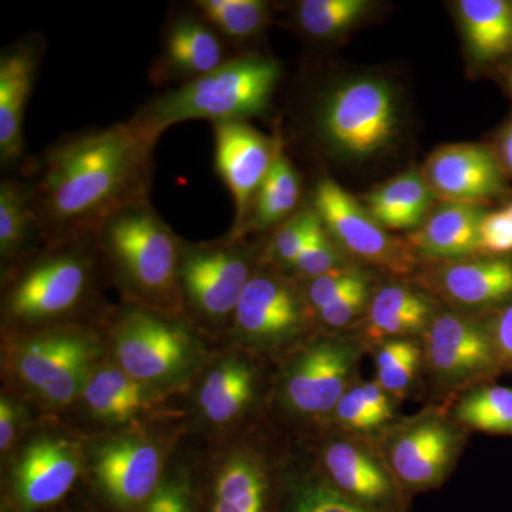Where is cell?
Segmentation results:
<instances>
[{"instance_id": "cell-1", "label": "cell", "mask_w": 512, "mask_h": 512, "mask_svg": "<svg viewBox=\"0 0 512 512\" xmlns=\"http://www.w3.org/2000/svg\"><path fill=\"white\" fill-rule=\"evenodd\" d=\"M156 144L128 120L50 148L29 185L42 244L92 237L114 212L150 200Z\"/></svg>"}, {"instance_id": "cell-2", "label": "cell", "mask_w": 512, "mask_h": 512, "mask_svg": "<svg viewBox=\"0 0 512 512\" xmlns=\"http://www.w3.org/2000/svg\"><path fill=\"white\" fill-rule=\"evenodd\" d=\"M109 282L96 239L82 237L43 245L2 272L0 336L64 325H100L110 305Z\"/></svg>"}, {"instance_id": "cell-3", "label": "cell", "mask_w": 512, "mask_h": 512, "mask_svg": "<svg viewBox=\"0 0 512 512\" xmlns=\"http://www.w3.org/2000/svg\"><path fill=\"white\" fill-rule=\"evenodd\" d=\"M291 444L269 417L228 436H190L197 512H279Z\"/></svg>"}, {"instance_id": "cell-4", "label": "cell", "mask_w": 512, "mask_h": 512, "mask_svg": "<svg viewBox=\"0 0 512 512\" xmlns=\"http://www.w3.org/2000/svg\"><path fill=\"white\" fill-rule=\"evenodd\" d=\"M93 237L121 303L187 318L178 279L183 239L150 200L114 212Z\"/></svg>"}, {"instance_id": "cell-5", "label": "cell", "mask_w": 512, "mask_h": 512, "mask_svg": "<svg viewBox=\"0 0 512 512\" xmlns=\"http://www.w3.org/2000/svg\"><path fill=\"white\" fill-rule=\"evenodd\" d=\"M2 389L42 416L73 409L94 367L107 356L100 325H64L0 336Z\"/></svg>"}, {"instance_id": "cell-6", "label": "cell", "mask_w": 512, "mask_h": 512, "mask_svg": "<svg viewBox=\"0 0 512 512\" xmlns=\"http://www.w3.org/2000/svg\"><path fill=\"white\" fill-rule=\"evenodd\" d=\"M107 356L134 379L187 397L217 349L187 318L120 303L100 323Z\"/></svg>"}, {"instance_id": "cell-7", "label": "cell", "mask_w": 512, "mask_h": 512, "mask_svg": "<svg viewBox=\"0 0 512 512\" xmlns=\"http://www.w3.org/2000/svg\"><path fill=\"white\" fill-rule=\"evenodd\" d=\"M188 419L86 436L83 493L96 512H140L190 437Z\"/></svg>"}, {"instance_id": "cell-8", "label": "cell", "mask_w": 512, "mask_h": 512, "mask_svg": "<svg viewBox=\"0 0 512 512\" xmlns=\"http://www.w3.org/2000/svg\"><path fill=\"white\" fill-rule=\"evenodd\" d=\"M366 353L352 333H313L274 365L269 419L291 436L318 430L360 379Z\"/></svg>"}, {"instance_id": "cell-9", "label": "cell", "mask_w": 512, "mask_h": 512, "mask_svg": "<svg viewBox=\"0 0 512 512\" xmlns=\"http://www.w3.org/2000/svg\"><path fill=\"white\" fill-rule=\"evenodd\" d=\"M281 74L279 63L269 57H234L214 72L154 97L130 121L157 141L184 121H244L268 110Z\"/></svg>"}, {"instance_id": "cell-10", "label": "cell", "mask_w": 512, "mask_h": 512, "mask_svg": "<svg viewBox=\"0 0 512 512\" xmlns=\"http://www.w3.org/2000/svg\"><path fill=\"white\" fill-rule=\"evenodd\" d=\"M86 436L62 417L42 416L2 463L0 512H49L82 485Z\"/></svg>"}, {"instance_id": "cell-11", "label": "cell", "mask_w": 512, "mask_h": 512, "mask_svg": "<svg viewBox=\"0 0 512 512\" xmlns=\"http://www.w3.org/2000/svg\"><path fill=\"white\" fill-rule=\"evenodd\" d=\"M274 366L245 350L220 345L185 397L191 436H228L268 419Z\"/></svg>"}, {"instance_id": "cell-12", "label": "cell", "mask_w": 512, "mask_h": 512, "mask_svg": "<svg viewBox=\"0 0 512 512\" xmlns=\"http://www.w3.org/2000/svg\"><path fill=\"white\" fill-rule=\"evenodd\" d=\"M261 262L262 249L245 238L183 239L178 279L185 316L217 345H224L238 303Z\"/></svg>"}, {"instance_id": "cell-13", "label": "cell", "mask_w": 512, "mask_h": 512, "mask_svg": "<svg viewBox=\"0 0 512 512\" xmlns=\"http://www.w3.org/2000/svg\"><path fill=\"white\" fill-rule=\"evenodd\" d=\"M315 332L301 282L262 259L238 303L224 345L274 366Z\"/></svg>"}, {"instance_id": "cell-14", "label": "cell", "mask_w": 512, "mask_h": 512, "mask_svg": "<svg viewBox=\"0 0 512 512\" xmlns=\"http://www.w3.org/2000/svg\"><path fill=\"white\" fill-rule=\"evenodd\" d=\"M421 345L420 393L429 404L450 409L470 390L504 375L485 315L441 308L421 336Z\"/></svg>"}, {"instance_id": "cell-15", "label": "cell", "mask_w": 512, "mask_h": 512, "mask_svg": "<svg viewBox=\"0 0 512 512\" xmlns=\"http://www.w3.org/2000/svg\"><path fill=\"white\" fill-rule=\"evenodd\" d=\"M468 434L448 407L427 404L394 421L375 441L397 483L413 497L443 487L463 456Z\"/></svg>"}, {"instance_id": "cell-16", "label": "cell", "mask_w": 512, "mask_h": 512, "mask_svg": "<svg viewBox=\"0 0 512 512\" xmlns=\"http://www.w3.org/2000/svg\"><path fill=\"white\" fill-rule=\"evenodd\" d=\"M63 419L84 436H97L188 419V412L183 397L134 379L106 356Z\"/></svg>"}, {"instance_id": "cell-17", "label": "cell", "mask_w": 512, "mask_h": 512, "mask_svg": "<svg viewBox=\"0 0 512 512\" xmlns=\"http://www.w3.org/2000/svg\"><path fill=\"white\" fill-rule=\"evenodd\" d=\"M296 437L330 483L373 512H410L412 495L397 483L373 437L320 427Z\"/></svg>"}, {"instance_id": "cell-18", "label": "cell", "mask_w": 512, "mask_h": 512, "mask_svg": "<svg viewBox=\"0 0 512 512\" xmlns=\"http://www.w3.org/2000/svg\"><path fill=\"white\" fill-rule=\"evenodd\" d=\"M312 200V210L350 261L396 278L417 274L420 256L409 242L390 235L342 185L322 178Z\"/></svg>"}, {"instance_id": "cell-19", "label": "cell", "mask_w": 512, "mask_h": 512, "mask_svg": "<svg viewBox=\"0 0 512 512\" xmlns=\"http://www.w3.org/2000/svg\"><path fill=\"white\" fill-rule=\"evenodd\" d=\"M396 100L389 84L356 79L330 94L320 114V131L340 153L369 157L392 140Z\"/></svg>"}, {"instance_id": "cell-20", "label": "cell", "mask_w": 512, "mask_h": 512, "mask_svg": "<svg viewBox=\"0 0 512 512\" xmlns=\"http://www.w3.org/2000/svg\"><path fill=\"white\" fill-rule=\"evenodd\" d=\"M419 285L439 296L448 309L488 315L512 299V256H474L434 262L419 275Z\"/></svg>"}, {"instance_id": "cell-21", "label": "cell", "mask_w": 512, "mask_h": 512, "mask_svg": "<svg viewBox=\"0 0 512 512\" xmlns=\"http://www.w3.org/2000/svg\"><path fill=\"white\" fill-rule=\"evenodd\" d=\"M215 167L231 192L235 218L229 235L247 221L259 188L271 170L278 141L259 133L245 121L214 124Z\"/></svg>"}, {"instance_id": "cell-22", "label": "cell", "mask_w": 512, "mask_h": 512, "mask_svg": "<svg viewBox=\"0 0 512 512\" xmlns=\"http://www.w3.org/2000/svg\"><path fill=\"white\" fill-rule=\"evenodd\" d=\"M424 178L434 197L446 202L480 205L507 191L498 154L481 144H448L427 158Z\"/></svg>"}, {"instance_id": "cell-23", "label": "cell", "mask_w": 512, "mask_h": 512, "mask_svg": "<svg viewBox=\"0 0 512 512\" xmlns=\"http://www.w3.org/2000/svg\"><path fill=\"white\" fill-rule=\"evenodd\" d=\"M441 309L439 301L416 286L393 282L373 291L366 316L352 335L366 352L392 339H421Z\"/></svg>"}, {"instance_id": "cell-24", "label": "cell", "mask_w": 512, "mask_h": 512, "mask_svg": "<svg viewBox=\"0 0 512 512\" xmlns=\"http://www.w3.org/2000/svg\"><path fill=\"white\" fill-rule=\"evenodd\" d=\"M225 62L220 33L200 16H184L168 28L151 77L157 84H185L214 72Z\"/></svg>"}, {"instance_id": "cell-25", "label": "cell", "mask_w": 512, "mask_h": 512, "mask_svg": "<svg viewBox=\"0 0 512 512\" xmlns=\"http://www.w3.org/2000/svg\"><path fill=\"white\" fill-rule=\"evenodd\" d=\"M39 66V47L32 42L6 49L0 57V158L16 163L23 154V120Z\"/></svg>"}, {"instance_id": "cell-26", "label": "cell", "mask_w": 512, "mask_h": 512, "mask_svg": "<svg viewBox=\"0 0 512 512\" xmlns=\"http://www.w3.org/2000/svg\"><path fill=\"white\" fill-rule=\"evenodd\" d=\"M481 205L446 202L407 237L417 255L434 262L480 256Z\"/></svg>"}, {"instance_id": "cell-27", "label": "cell", "mask_w": 512, "mask_h": 512, "mask_svg": "<svg viewBox=\"0 0 512 512\" xmlns=\"http://www.w3.org/2000/svg\"><path fill=\"white\" fill-rule=\"evenodd\" d=\"M279 512H373L346 497L320 473L301 441L292 436L282 473Z\"/></svg>"}, {"instance_id": "cell-28", "label": "cell", "mask_w": 512, "mask_h": 512, "mask_svg": "<svg viewBox=\"0 0 512 512\" xmlns=\"http://www.w3.org/2000/svg\"><path fill=\"white\" fill-rule=\"evenodd\" d=\"M458 16L471 56L481 63H504L512 57V2L460 0Z\"/></svg>"}, {"instance_id": "cell-29", "label": "cell", "mask_w": 512, "mask_h": 512, "mask_svg": "<svg viewBox=\"0 0 512 512\" xmlns=\"http://www.w3.org/2000/svg\"><path fill=\"white\" fill-rule=\"evenodd\" d=\"M299 201H301V178L278 141L271 170L256 194L247 221L237 234L231 237L245 238L252 232L278 228L295 215Z\"/></svg>"}, {"instance_id": "cell-30", "label": "cell", "mask_w": 512, "mask_h": 512, "mask_svg": "<svg viewBox=\"0 0 512 512\" xmlns=\"http://www.w3.org/2000/svg\"><path fill=\"white\" fill-rule=\"evenodd\" d=\"M433 197L424 175L407 171L370 192L366 208L384 229H417L429 217Z\"/></svg>"}, {"instance_id": "cell-31", "label": "cell", "mask_w": 512, "mask_h": 512, "mask_svg": "<svg viewBox=\"0 0 512 512\" xmlns=\"http://www.w3.org/2000/svg\"><path fill=\"white\" fill-rule=\"evenodd\" d=\"M42 247L29 185L19 181L3 180L0 184L2 272L9 271Z\"/></svg>"}, {"instance_id": "cell-32", "label": "cell", "mask_w": 512, "mask_h": 512, "mask_svg": "<svg viewBox=\"0 0 512 512\" xmlns=\"http://www.w3.org/2000/svg\"><path fill=\"white\" fill-rule=\"evenodd\" d=\"M450 414L467 433L512 437V386L488 383L461 396Z\"/></svg>"}, {"instance_id": "cell-33", "label": "cell", "mask_w": 512, "mask_h": 512, "mask_svg": "<svg viewBox=\"0 0 512 512\" xmlns=\"http://www.w3.org/2000/svg\"><path fill=\"white\" fill-rule=\"evenodd\" d=\"M375 380L393 399L402 403L421 392L423 345L421 339L386 340L373 350Z\"/></svg>"}, {"instance_id": "cell-34", "label": "cell", "mask_w": 512, "mask_h": 512, "mask_svg": "<svg viewBox=\"0 0 512 512\" xmlns=\"http://www.w3.org/2000/svg\"><path fill=\"white\" fill-rule=\"evenodd\" d=\"M195 8L220 35L245 40L265 28L269 5L262 0H198Z\"/></svg>"}, {"instance_id": "cell-35", "label": "cell", "mask_w": 512, "mask_h": 512, "mask_svg": "<svg viewBox=\"0 0 512 512\" xmlns=\"http://www.w3.org/2000/svg\"><path fill=\"white\" fill-rule=\"evenodd\" d=\"M369 8L366 0H303L296 10V19L309 36L328 39L355 25Z\"/></svg>"}, {"instance_id": "cell-36", "label": "cell", "mask_w": 512, "mask_h": 512, "mask_svg": "<svg viewBox=\"0 0 512 512\" xmlns=\"http://www.w3.org/2000/svg\"><path fill=\"white\" fill-rule=\"evenodd\" d=\"M140 512H197L190 437L175 454L160 487Z\"/></svg>"}, {"instance_id": "cell-37", "label": "cell", "mask_w": 512, "mask_h": 512, "mask_svg": "<svg viewBox=\"0 0 512 512\" xmlns=\"http://www.w3.org/2000/svg\"><path fill=\"white\" fill-rule=\"evenodd\" d=\"M318 222L319 217L313 210L296 212L288 221L275 228L268 247L262 249V259L266 264L274 265L289 274Z\"/></svg>"}, {"instance_id": "cell-38", "label": "cell", "mask_w": 512, "mask_h": 512, "mask_svg": "<svg viewBox=\"0 0 512 512\" xmlns=\"http://www.w3.org/2000/svg\"><path fill=\"white\" fill-rule=\"evenodd\" d=\"M349 265L356 264L343 254L342 249L330 237L319 218L318 224L303 247L301 255L293 264L289 275L298 281L305 282Z\"/></svg>"}, {"instance_id": "cell-39", "label": "cell", "mask_w": 512, "mask_h": 512, "mask_svg": "<svg viewBox=\"0 0 512 512\" xmlns=\"http://www.w3.org/2000/svg\"><path fill=\"white\" fill-rule=\"evenodd\" d=\"M372 281V278L366 279L362 284L349 289L338 299L316 312L313 315L316 328L320 332L352 333L366 316L370 299L375 291Z\"/></svg>"}, {"instance_id": "cell-40", "label": "cell", "mask_w": 512, "mask_h": 512, "mask_svg": "<svg viewBox=\"0 0 512 512\" xmlns=\"http://www.w3.org/2000/svg\"><path fill=\"white\" fill-rule=\"evenodd\" d=\"M360 380L362 379L357 380L348 392L343 394L342 399L336 404L335 410L320 427H332V429L373 437V439L380 431L386 429L382 421L377 419L376 414L367 406L362 387H360Z\"/></svg>"}, {"instance_id": "cell-41", "label": "cell", "mask_w": 512, "mask_h": 512, "mask_svg": "<svg viewBox=\"0 0 512 512\" xmlns=\"http://www.w3.org/2000/svg\"><path fill=\"white\" fill-rule=\"evenodd\" d=\"M42 414L28 400L0 390V461H5L28 436Z\"/></svg>"}, {"instance_id": "cell-42", "label": "cell", "mask_w": 512, "mask_h": 512, "mask_svg": "<svg viewBox=\"0 0 512 512\" xmlns=\"http://www.w3.org/2000/svg\"><path fill=\"white\" fill-rule=\"evenodd\" d=\"M370 278L372 276L367 274L365 269L360 268L359 265H349L328 272V274L319 276V278L311 279V281L299 282H301L306 303L315 315L330 302L338 299L340 295Z\"/></svg>"}, {"instance_id": "cell-43", "label": "cell", "mask_w": 512, "mask_h": 512, "mask_svg": "<svg viewBox=\"0 0 512 512\" xmlns=\"http://www.w3.org/2000/svg\"><path fill=\"white\" fill-rule=\"evenodd\" d=\"M480 252L485 256H511L512 220L507 211L485 212L480 224Z\"/></svg>"}, {"instance_id": "cell-44", "label": "cell", "mask_w": 512, "mask_h": 512, "mask_svg": "<svg viewBox=\"0 0 512 512\" xmlns=\"http://www.w3.org/2000/svg\"><path fill=\"white\" fill-rule=\"evenodd\" d=\"M485 318L501 369L512 375V299L497 311L485 315Z\"/></svg>"}, {"instance_id": "cell-45", "label": "cell", "mask_w": 512, "mask_h": 512, "mask_svg": "<svg viewBox=\"0 0 512 512\" xmlns=\"http://www.w3.org/2000/svg\"><path fill=\"white\" fill-rule=\"evenodd\" d=\"M498 158L503 164L505 173L512 174V121L505 124L498 137Z\"/></svg>"}, {"instance_id": "cell-46", "label": "cell", "mask_w": 512, "mask_h": 512, "mask_svg": "<svg viewBox=\"0 0 512 512\" xmlns=\"http://www.w3.org/2000/svg\"><path fill=\"white\" fill-rule=\"evenodd\" d=\"M49 512H96L93 505L87 500L86 494L83 493L82 488H77L76 493L70 495L64 503L57 505Z\"/></svg>"}, {"instance_id": "cell-47", "label": "cell", "mask_w": 512, "mask_h": 512, "mask_svg": "<svg viewBox=\"0 0 512 512\" xmlns=\"http://www.w3.org/2000/svg\"><path fill=\"white\" fill-rule=\"evenodd\" d=\"M497 73L512 96V57L511 59H508L507 62L498 64Z\"/></svg>"}, {"instance_id": "cell-48", "label": "cell", "mask_w": 512, "mask_h": 512, "mask_svg": "<svg viewBox=\"0 0 512 512\" xmlns=\"http://www.w3.org/2000/svg\"><path fill=\"white\" fill-rule=\"evenodd\" d=\"M505 211H507V212H508V215H510L511 220H512V202H511V204H510V205H508V207H507V208H505Z\"/></svg>"}]
</instances>
